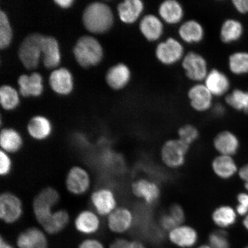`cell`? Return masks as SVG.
Listing matches in <instances>:
<instances>
[{
	"mask_svg": "<svg viewBox=\"0 0 248 248\" xmlns=\"http://www.w3.org/2000/svg\"><path fill=\"white\" fill-rule=\"evenodd\" d=\"M83 23L90 32L101 33L107 32L113 24V15L107 4L94 2L89 4L83 12Z\"/></svg>",
	"mask_w": 248,
	"mask_h": 248,
	"instance_id": "6da1fadb",
	"label": "cell"
},
{
	"mask_svg": "<svg viewBox=\"0 0 248 248\" xmlns=\"http://www.w3.org/2000/svg\"><path fill=\"white\" fill-rule=\"evenodd\" d=\"M60 194L52 187L43 188L34 198L32 202L33 215L42 226L54 213L55 207L60 203Z\"/></svg>",
	"mask_w": 248,
	"mask_h": 248,
	"instance_id": "7a4b0ae2",
	"label": "cell"
},
{
	"mask_svg": "<svg viewBox=\"0 0 248 248\" xmlns=\"http://www.w3.org/2000/svg\"><path fill=\"white\" fill-rule=\"evenodd\" d=\"M73 52L78 63L83 67L97 64L103 56V49L100 43L91 36L80 37L74 46Z\"/></svg>",
	"mask_w": 248,
	"mask_h": 248,
	"instance_id": "3957f363",
	"label": "cell"
},
{
	"mask_svg": "<svg viewBox=\"0 0 248 248\" xmlns=\"http://www.w3.org/2000/svg\"><path fill=\"white\" fill-rule=\"evenodd\" d=\"M190 147L178 138L170 139L164 142L161 148V160L168 169L181 168L186 162Z\"/></svg>",
	"mask_w": 248,
	"mask_h": 248,
	"instance_id": "277c9868",
	"label": "cell"
},
{
	"mask_svg": "<svg viewBox=\"0 0 248 248\" xmlns=\"http://www.w3.org/2000/svg\"><path fill=\"white\" fill-rule=\"evenodd\" d=\"M44 36L33 33L26 37L18 49V57L27 69H35L42 55V45Z\"/></svg>",
	"mask_w": 248,
	"mask_h": 248,
	"instance_id": "5b68a950",
	"label": "cell"
},
{
	"mask_svg": "<svg viewBox=\"0 0 248 248\" xmlns=\"http://www.w3.org/2000/svg\"><path fill=\"white\" fill-rule=\"evenodd\" d=\"M24 214V206L20 197L11 191L0 195V219L6 224L12 225L19 221Z\"/></svg>",
	"mask_w": 248,
	"mask_h": 248,
	"instance_id": "8992f818",
	"label": "cell"
},
{
	"mask_svg": "<svg viewBox=\"0 0 248 248\" xmlns=\"http://www.w3.org/2000/svg\"><path fill=\"white\" fill-rule=\"evenodd\" d=\"M92 179L88 170L80 166H74L68 170L65 178V186L70 194L81 196L91 187Z\"/></svg>",
	"mask_w": 248,
	"mask_h": 248,
	"instance_id": "52a82bcc",
	"label": "cell"
},
{
	"mask_svg": "<svg viewBox=\"0 0 248 248\" xmlns=\"http://www.w3.org/2000/svg\"><path fill=\"white\" fill-rule=\"evenodd\" d=\"M90 202L93 210L100 217H107L118 207L115 193L108 187L98 188L93 191Z\"/></svg>",
	"mask_w": 248,
	"mask_h": 248,
	"instance_id": "ba28073f",
	"label": "cell"
},
{
	"mask_svg": "<svg viewBox=\"0 0 248 248\" xmlns=\"http://www.w3.org/2000/svg\"><path fill=\"white\" fill-rule=\"evenodd\" d=\"M155 55L161 63L167 66L174 64L184 58V48L182 43L173 38H167L159 43Z\"/></svg>",
	"mask_w": 248,
	"mask_h": 248,
	"instance_id": "9c48e42d",
	"label": "cell"
},
{
	"mask_svg": "<svg viewBox=\"0 0 248 248\" xmlns=\"http://www.w3.org/2000/svg\"><path fill=\"white\" fill-rule=\"evenodd\" d=\"M182 66L188 78L195 82L204 80L209 72L205 59L195 52L185 55Z\"/></svg>",
	"mask_w": 248,
	"mask_h": 248,
	"instance_id": "30bf717a",
	"label": "cell"
},
{
	"mask_svg": "<svg viewBox=\"0 0 248 248\" xmlns=\"http://www.w3.org/2000/svg\"><path fill=\"white\" fill-rule=\"evenodd\" d=\"M132 193L147 205H153L159 200L161 190L156 182L147 178L136 180L131 185Z\"/></svg>",
	"mask_w": 248,
	"mask_h": 248,
	"instance_id": "8fae6325",
	"label": "cell"
},
{
	"mask_svg": "<svg viewBox=\"0 0 248 248\" xmlns=\"http://www.w3.org/2000/svg\"><path fill=\"white\" fill-rule=\"evenodd\" d=\"M108 229L114 233L123 234L131 229L134 224L135 216L128 207L118 206L107 217Z\"/></svg>",
	"mask_w": 248,
	"mask_h": 248,
	"instance_id": "7c38bea8",
	"label": "cell"
},
{
	"mask_svg": "<svg viewBox=\"0 0 248 248\" xmlns=\"http://www.w3.org/2000/svg\"><path fill=\"white\" fill-rule=\"evenodd\" d=\"M100 217L93 210H83L76 216L74 219V227L78 232L82 234H95L101 228Z\"/></svg>",
	"mask_w": 248,
	"mask_h": 248,
	"instance_id": "4fadbf2b",
	"label": "cell"
},
{
	"mask_svg": "<svg viewBox=\"0 0 248 248\" xmlns=\"http://www.w3.org/2000/svg\"><path fill=\"white\" fill-rule=\"evenodd\" d=\"M46 232L38 228H27L18 234L16 240L18 248H48Z\"/></svg>",
	"mask_w": 248,
	"mask_h": 248,
	"instance_id": "5bb4252c",
	"label": "cell"
},
{
	"mask_svg": "<svg viewBox=\"0 0 248 248\" xmlns=\"http://www.w3.org/2000/svg\"><path fill=\"white\" fill-rule=\"evenodd\" d=\"M240 141L234 133L224 131L219 132L213 139V145L220 155L233 156L240 148Z\"/></svg>",
	"mask_w": 248,
	"mask_h": 248,
	"instance_id": "9a60e30c",
	"label": "cell"
},
{
	"mask_svg": "<svg viewBox=\"0 0 248 248\" xmlns=\"http://www.w3.org/2000/svg\"><path fill=\"white\" fill-rule=\"evenodd\" d=\"M188 97L193 109L203 112L212 107L213 95L205 85L202 83L192 86L189 90Z\"/></svg>",
	"mask_w": 248,
	"mask_h": 248,
	"instance_id": "2e32d148",
	"label": "cell"
},
{
	"mask_svg": "<svg viewBox=\"0 0 248 248\" xmlns=\"http://www.w3.org/2000/svg\"><path fill=\"white\" fill-rule=\"evenodd\" d=\"M139 30L148 41L156 42L161 38L164 33L163 22L156 15H145L140 21Z\"/></svg>",
	"mask_w": 248,
	"mask_h": 248,
	"instance_id": "e0dca14e",
	"label": "cell"
},
{
	"mask_svg": "<svg viewBox=\"0 0 248 248\" xmlns=\"http://www.w3.org/2000/svg\"><path fill=\"white\" fill-rule=\"evenodd\" d=\"M169 238L171 243L181 248H190L197 243L198 232L191 226L181 224L169 232Z\"/></svg>",
	"mask_w": 248,
	"mask_h": 248,
	"instance_id": "ac0fdd59",
	"label": "cell"
},
{
	"mask_svg": "<svg viewBox=\"0 0 248 248\" xmlns=\"http://www.w3.org/2000/svg\"><path fill=\"white\" fill-rule=\"evenodd\" d=\"M204 82V85L210 92L216 97L225 94L231 87V82L228 77L217 69L210 71Z\"/></svg>",
	"mask_w": 248,
	"mask_h": 248,
	"instance_id": "d6986e66",
	"label": "cell"
},
{
	"mask_svg": "<svg viewBox=\"0 0 248 248\" xmlns=\"http://www.w3.org/2000/svg\"><path fill=\"white\" fill-rule=\"evenodd\" d=\"M49 83L52 89L58 94H68L73 88V76L67 69L60 68L51 73Z\"/></svg>",
	"mask_w": 248,
	"mask_h": 248,
	"instance_id": "ffe728a7",
	"label": "cell"
},
{
	"mask_svg": "<svg viewBox=\"0 0 248 248\" xmlns=\"http://www.w3.org/2000/svg\"><path fill=\"white\" fill-rule=\"evenodd\" d=\"M211 166L214 174L222 180L230 179L238 172L237 163L232 156L218 155L214 158Z\"/></svg>",
	"mask_w": 248,
	"mask_h": 248,
	"instance_id": "44dd1931",
	"label": "cell"
},
{
	"mask_svg": "<svg viewBox=\"0 0 248 248\" xmlns=\"http://www.w3.org/2000/svg\"><path fill=\"white\" fill-rule=\"evenodd\" d=\"M160 19L169 25L178 24L184 16V9L181 3L175 0H166L158 8Z\"/></svg>",
	"mask_w": 248,
	"mask_h": 248,
	"instance_id": "7402d4cb",
	"label": "cell"
},
{
	"mask_svg": "<svg viewBox=\"0 0 248 248\" xmlns=\"http://www.w3.org/2000/svg\"><path fill=\"white\" fill-rule=\"evenodd\" d=\"M27 129L31 138L36 141H42L50 137L52 133V125L47 118L36 116L29 121Z\"/></svg>",
	"mask_w": 248,
	"mask_h": 248,
	"instance_id": "603a6c76",
	"label": "cell"
},
{
	"mask_svg": "<svg viewBox=\"0 0 248 248\" xmlns=\"http://www.w3.org/2000/svg\"><path fill=\"white\" fill-rule=\"evenodd\" d=\"M24 139L20 133L12 128H5L0 133L1 150L9 154H15L23 148Z\"/></svg>",
	"mask_w": 248,
	"mask_h": 248,
	"instance_id": "cb8c5ba5",
	"label": "cell"
},
{
	"mask_svg": "<svg viewBox=\"0 0 248 248\" xmlns=\"http://www.w3.org/2000/svg\"><path fill=\"white\" fill-rule=\"evenodd\" d=\"M144 10V2L141 0H125L120 3L117 7L120 20L126 24L135 23Z\"/></svg>",
	"mask_w": 248,
	"mask_h": 248,
	"instance_id": "d4e9b609",
	"label": "cell"
},
{
	"mask_svg": "<svg viewBox=\"0 0 248 248\" xmlns=\"http://www.w3.org/2000/svg\"><path fill=\"white\" fill-rule=\"evenodd\" d=\"M42 55L43 64L48 69H53L60 64L61 62L60 46L57 40L53 37H43Z\"/></svg>",
	"mask_w": 248,
	"mask_h": 248,
	"instance_id": "484cf974",
	"label": "cell"
},
{
	"mask_svg": "<svg viewBox=\"0 0 248 248\" xmlns=\"http://www.w3.org/2000/svg\"><path fill=\"white\" fill-rule=\"evenodd\" d=\"M178 35L182 41L187 44H197L203 40L204 31L203 26L198 21L190 20L180 26Z\"/></svg>",
	"mask_w": 248,
	"mask_h": 248,
	"instance_id": "4316f807",
	"label": "cell"
},
{
	"mask_svg": "<svg viewBox=\"0 0 248 248\" xmlns=\"http://www.w3.org/2000/svg\"><path fill=\"white\" fill-rule=\"evenodd\" d=\"M131 77V71L129 67L125 64L119 63L108 69L106 80L110 88L120 90L128 84Z\"/></svg>",
	"mask_w": 248,
	"mask_h": 248,
	"instance_id": "83f0119b",
	"label": "cell"
},
{
	"mask_svg": "<svg viewBox=\"0 0 248 248\" xmlns=\"http://www.w3.org/2000/svg\"><path fill=\"white\" fill-rule=\"evenodd\" d=\"M42 83V77L38 73H33L30 76H21L18 79L20 94L24 97L40 95L43 89Z\"/></svg>",
	"mask_w": 248,
	"mask_h": 248,
	"instance_id": "f1b7e54d",
	"label": "cell"
},
{
	"mask_svg": "<svg viewBox=\"0 0 248 248\" xmlns=\"http://www.w3.org/2000/svg\"><path fill=\"white\" fill-rule=\"evenodd\" d=\"M70 216L65 209L55 210L49 218L42 226L43 230L49 234H57L69 225Z\"/></svg>",
	"mask_w": 248,
	"mask_h": 248,
	"instance_id": "f546056e",
	"label": "cell"
},
{
	"mask_svg": "<svg viewBox=\"0 0 248 248\" xmlns=\"http://www.w3.org/2000/svg\"><path fill=\"white\" fill-rule=\"evenodd\" d=\"M237 214L233 207L229 205H221L216 207L212 214L214 224L220 229L230 228L237 221Z\"/></svg>",
	"mask_w": 248,
	"mask_h": 248,
	"instance_id": "4dcf8cb0",
	"label": "cell"
},
{
	"mask_svg": "<svg viewBox=\"0 0 248 248\" xmlns=\"http://www.w3.org/2000/svg\"><path fill=\"white\" fill-rule=\"evenodd\" d=\"M243 24L234 18H229L222 25L220 31V38L226 44H231L239 40L243 36Z\"/></svg>",
	"mask_w": 248,
	"mask_h": 248,
	"instance_id": "1f68e13d",
	"label": "cell"
},
{
	"mask_svg": "<svg viewBox=\"0 0 248 248\" xmlns=\"http://www.w3.org/2000/svg\"><path fill=\"white\" fill-rule=\"evenodd\" d=\"M228 66L231 72L236 76L248 74V52H235L230 55Z\"/></svg>",
	"mask_w": 248,
	"mask_h": 248,
	"instance_id": "d6a6232c",
	"label": "cell"
},
{
	"mask_svg": "<svg viewBox=\"0 0 248 248\" xmlns=\"http://www.w3.org/2000/svg\"><path fill=\"white\" fill-rule=\"evenodd\" d=\"M225 101L234 110L248 114V92L235 89L226 95Z\"/></svg>",
	"mask_w": 248,
	"mask_h": 248,
	"instance_id": "836d02e7",
	"label": "cell"
},
{
	"mask_svg": "<svg viewBox=\"0 0 248 248\" xmlns=\"http://www.w3.org/2000/svg\"><path fill=\"white\" fill-rule=\"evenodd\" d=\"M0 103L5 110L14 109L19 103L17 92L10 86H2L0 88Z\"/></svg>",
	"mask_w": 248,
	"mask_h": 248,
	"instance_id": "e575fe53",
	"label": "cell"
},
{
	"mask_svg": "<svg viewBox=\"0 0 248 248\" xmlns=\"http://www.w3.org/2000/svg\"><path fill=\"white\" fill-rule=\"evenodd\" d=\"M12 38V31L7 14L0 11V48L7 47Z\"/></svg>",
	"mask_w": 248,
	"mask_h": 248,
	"instance_id": "d590c367",
	"label": "cell"
},
{
	"mask_svg": "<svg viewBox=\"0 0 248 248\" xmlns=\"http://www.w3.org/2000/svg\"><path fill=\"white\" fill-rule=\"evenodd\" d=\"M178 135L179 139L190 146L199 138L200 133L196 127L187 124L179 129Z\"/></svg>",
	"mask_w": 248,
	"mask_h": 248,
	"instance_id": "8d00e7d4",
	"label": "cell"
},
{
	"mask_svg": "<svg viewBox=\"0 0 248 248\" xmlns=\"http://www.w3.org/2000/svg\"><path fill=\"white\" fill-rule=\"evenodd\" d=\"M209 241L212 248H230L228 234L223 229L212 232L209 235Z\"/></svg>",
	"mask_w": 248,
	"mask_h": 248,
	"instance_id": "74e56055",
	"label": "cell"
},
{
	"mask_svg": "<svg viewBox=\"0 0 248 248\" xmlns=\"http://www.w3.org/2000/svg\"><path fill=\"white\" fill-rule=\"evenodd\" d=\"M13 162L11 155L5 152L0 150V175L2 177H6L10 174Z\"/></svg>",
	"mask_w": 248,
	"mask_h": 248,
	"instance_id": "f35d334b",
	"label": "cell"
},
{
	"mask_svg": "<svg viewBox=\"0 0 248 248\" xmlns=\"http://www.w3.org/2000/svg\"><path fill=\"white\" fill-rule=\"evenodd\" d=\"M178 225L184 224L186 218L184 209L180 204L175 203L170 207L168 212Z\"/></svg>",
	"mask_w": 248,
	"mask_h": 248,
	"instance_id": "ab89813d",
	"label": "cell"
},
{
	"mask_svg": "<svg viewBox=\"0 0 248 248\" xmlns=\"http://www.w3.org/2000/svg\"><path fill=\"white\" fill-rule=\"evenodd\" d=\"M159 223L161 228L163 230L168 231L169 232L178 226L177 223L175 222V220L170 216L169 213L164 214V215L161 216Z\"/></svg>",
	"mask_w": 248,
	"mask_h": 248,
	"instance_id": "60d3db41",
	"label": "cell"
},
{
	"mask_svg": "<svg viewBox=\"0 0 248 248\" xmlns=\"http://www.w3.org/2000/svg\"><path fill=\"white\" fill-rule=\"evenodd\" d=\"M78 248H105L103 244L100 241L94 238H87L83 240L78 247Z\"/></svg>",
	"mask_w": 248,
	"mask_h": 248,
	"instance_id": "b9f144b4",
	"label": "cell"
},
{
	"mask_svg": "<svg viewBox=\"0 0 248 248\" xmlns=\"http://www.w3.org/2000/svg\"><path fill=\"white\" fill-rule=\"evenodd\" d=\"M232 4L238 13L248 14V0H233Z\"/></svg>",
	"mask_w": 248,
	"mask_h": 248,
	"instance_id": "7bdbcfd3",
	"label": "cell"
},
{
	"mask_svg": "<svg viewBox=\"0 0 248 248\" xmlns=\"http://www.w3.org/2000/svg\"><path fill=\"white\" fill-rule=\"evenodd\" d=\"M131 241L125 238H117L110 244V248H130Z\"/></svg>",
	"mask_w": 248,
	"mask_h": 248,
	"instance_id": "ee69618b",
	"label": "cell"
},
{
	"mask_svg": "<svg viewBox=\"0 0 248 248\" xmlns=\"http://www.w3.org/2000/svg\"><path fill=\"white\" fill-rule=\"evenodd\" d=\"M238 176L244 182V187L248 191V164L244 165L238 170Z\"/></svg>",
	"mask_w": 248,
	"mask_h": 248,
	"instance_id": "f6af8a7d",
	"label": "cell"
},
{
	"mask_svg": "<svg viewBox=\"0 0 248 248\" xmlns=\"http://www.w3.org/2000/svg\"><path fill=\"white\" fill-rule=\"evenodd\" d=\"M237 200L238 204H241L248 209V194L245 193L238 194Z\"/></svg>",
	"mask_w": 248,
	"mask_h": 248,
	"instance_id": "bcb514c9",
	"label": "cell"
},
{
	"mask_svg": "<svg viewBox=\"0 0 248 248\" xmlns=\"http://www.w3.org/2000/svg\"><path fill=\"white\" fill-rule=\"evenodd\" d=\"M55 2L62 8H67L70 7L74 1L73 0H56Z\"/></svg>",
	"mask_w": 248,
	"mask_h": 248,
	"instance_id": "7dc6e473",
	"label": "cell"
},
{
	"mask_svg": "<svg viewBox=\"0 0 248 248\" xmlns=\"http://www.w3.org/2000/svg\"><path fill=\"white\" fill-rule=\"evenodd\" d=\"M0 248H15L12 246L11 244H9L8 242L6 241L4 238L1 237L0 238Z\"/></svg>",
	"mask_w": 248,
	"mask_h": 248,
	"instance_id": "c3c4849f",
	"label": "cell"
},
{
	"mask_svg": "<svg viewBox=\"0 0 248 248\" xmlns=\"http://www.w3.org/2000/svg\"><path fill=\"white\" fill-rule=\"evenodd\" d=\"M130 248H146L144 244L138 241H131Z\"/></svg>",
	"mask_w": 248,
	"mask_h": 248,
	"instance_id": "681fc988",
	"label": "cell"
},
{
	"mask_svg": "<svg viewBox=\"0 0 248 248\" xmlns=\"http://www.w3.org/2000/svg\"><path fill=\"white\" fill-rule=\"evenodd\" d=\"M243 224L244 228L248 231V215L244 217Z\"/></svg>",
	"mask_w": 248,
	"mask_h": 248,
	"instance_id": "f907efd6",
	"label": "cell"
},
{
	"mask_svg": "<svg viewBox=\"0 0 248 248\" xmlns=\"http://www.w3.org/2000/svg\"><path fill=\"white\" fill-rule=\"evenodd\" d=\"M198 248H212L210 246H207V245H203V246H202Z\"/></svg>",
	"mask_w": 248,
	"mask_h": 248,
	"instance_id": "816d5d0a",
	"label": "cell"
},
{
	"mask_svg": "<svg viewBox=\"0 0 248 248\" xmlns=\"http://www.w3.org/2000/svg\"><path fill=\"white\" fill-rule=\"evenodd\" d=\"M248 248V246L247 247H246V248Z\"/></svg>",
	"mask_w": 248,
	"mask_h": 248,
	"instance_id": "f5cc1de1",
	"label": "cell"
}]
</instances>
